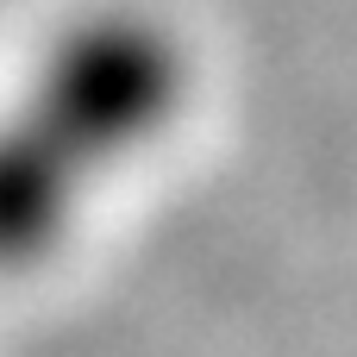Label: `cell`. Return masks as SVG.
<instances>
[{"label":"cell","mask_w":357,"mask_h":357,"mask_svg":"<svg viewBox=\"0 0 357 357\" xmlns=\"http://www.w3.org/2000/svg\"><path fill=\"white\" fill-rule=\"evenodd\" d=\"M188 94L195 50L182 44V31L151 6L107 0L69 13L38 44L6 107L100 188L182 126Z\"/></svg>","instance_id":"cell-1"},{"label":"cell","mask_w":357,"mask_h":357,"mask_svg":"<svg viewBox=\"0 0 357 357\" xmlns=\"http://www.w3.org/2000/svg\"><path fill=\"white\" fill-rule=\"evenodd\" d=\"M88 201L94 182L13 107H0V276H31L63 257Z\"/></svg>","instance_id":"cell-2"}]
</instances>
